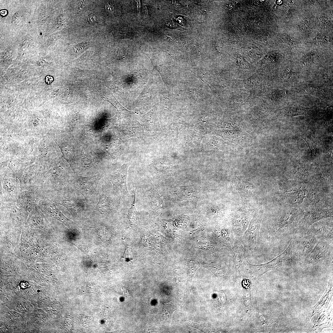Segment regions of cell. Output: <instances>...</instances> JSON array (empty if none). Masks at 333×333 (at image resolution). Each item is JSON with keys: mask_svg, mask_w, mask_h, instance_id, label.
<instances>
[{"mask_svg": "<svg viewBox=\"0 0 333 333\" xmlns=\"http://www.w3.org/2000/svg\"><path fill=\"white\" fill-rule=\"evenodd\" d=\"M262 214L261 207L259 206L255 209L247 229L240 237L245 247L252 252L257 243Z\"/></svg>", "mask_w": 333, "mask_h": 333, "instance_id": "3", "label": "cell"}, {"mask_svg": "<svg viewBox=\"0 0 333 333\" xmlns=\"http://www.w3.org/2000/svg\"><path fill=\"white\" fill-rule=\"evenodd\" d=\"M137 5V10L138 13L139 14L140 11L141 2L140 1H136Z\"/></svg>", "mask_w": 333, "mask_h": 333, "instance_id": "19", "label": "cell"}, {"mask_svg": "<svg viewBox=\"0 0 333 333\" xmlns=\"http://www.w3.org/2000/svg\"><path fill=\"white\" fill-rule=\"evenodd\" d=\"M294 257L292 245L290 243L282 253L269 262L261 265H254L250 264L246 261L244 266L243 273L251 278H257L268 271L290 262Z\"/></svg>", "mask_w": 333, "mask_h": 333, "instance_id": "1", "label": "cell"}, {"mask_svg": "<svg viewBox=\"0 0 333 333\" xmlns=\"http://www.w3.org/2000/svg\"><path fill=\"white\" fill-rule=\"evenodd\" d=\"M7 10L6 9L2 10L0 11V15L2 16H5L7 15Z\"/></svg>", "mask_w": 333, "mask_h": 333, "instance_id": "20", "label": "cell"}, {"mask_svg": "<svg viewBox=\"0 0 333 333\" xmlns=\"http://www.w3.org/2000/svg\"><path fill=\"white\" fill-rule=\"evenodd\" d=\"M255 209L243 205L239 210L231 212L229 217L230 223L236 238H240L243 235L248 226Z\"/></svg>", "mask_w": 333, "mask_h": 333, "instance_id": "4", "label": "cell"}, {"mask_svg": "<svg viewBox=\"0 0 333 333\" xmlns=\"http://www.w3.org/2000/svg\"><path fill=\"white\" fill-rule=\"evenodd\" d=\"M246 247L242 243L240 238H236L233 249V261L237 272L242 273L243 263L246 260Z\"/></svg>", "mask_w": 333, "mask_h": 333, "instance_id": "7", "label": "cell"}, {"mask_svg": "<svg viewBox=\"0 0 333 333\" xmlns=\"http://www.w3.org/2000/svg\"><path fill=\"white\" fill-rule=\"evenodd\" d=\"M129 166L127 164L123 166L113 180V182L116 187L125 195H128L126 181L127 171Z\"/></svg>", "mask_w": 333, "mask_h": 333, "instance_id": "8", "label": "cell"}, {"mask_svg": "<svg viewBox=\"0 0 333 333\" xmlns=\"http://www.w3.org/2000/svg\"><path fill=\"white\" fill-rule=\"evenodd\" d=\"M310 110L308 108L299 106L292 107L284 109L282 116L287 117L308 114L310 113Z\"/></svg>", "mask_w": 333, "mask_h": 333, "instance_id": "13", "label": "cell"}, {"mask_svg": "<svg viewBox=\"0 0 333 333\" xmlns=\"http://www.w3.org/2000/svg\"><path fill=\"white\" fill-rule=\"evenodd\" d=\"M123 257L130 261L133 259L131 249L128 245L126 246Z\"/></svg>", "mask_w": 333, "mask_h": 333, "instance_id": "16", "label": "cell"}, {"mask_svg": "<svg viewBox=\"0 0 333 333\" xmlns=\"http://www.w3.org/2000/svg\"><path fill=\"white\" fill-rule=\"evenodd\" d=\"M53 79H54L52 76L48 75L46 77L45 80L46 83L49 84L53 81Z\"/></svg>", "mask_w": 333, "mask_h": 333, "instance_id": "18", "label": "cell"}, {"mask_svg": "<svg viewBox=\"0 0 333 333\" xmlns=\"http://www.w3.org/2000/svg\"><path fill=\"white\" fill-rule=\"evenodd\" d=\"M330 250L329 245L327 243L321 241L316 244L306 258L314 263L322 262L330 257Z\"/></svg>", "mask_w": 333, "mask_h": 333, "instance_id": "6", "label": "cell"}, {"mask_svg": "<svg viewBox=\"0 0 333 333\" xmlns=\"http://www.w3.org/2000/svg\"><path fill=\"white\" fill-rule=\"evenodd\" d=\"M295 74L291 71L288 72L287 71L284 72V79L285 81H290L294 80Z\"/></svg>", "mask_w": 333, "mask_h": 333, "instance_id": "15", "label": "cell"}, {"mask_svg": "<svg viewBox=\"0 0 333 333\" xmlns=\"http://www.w3.org/2000/svg\"><path fill=\"white\" fill-rule=\"evenodd\" d=\"M300 134L307 143L311 156L313 158L316 157L319 152L318 146L314 141L309 131L306 128L303 127L300 130Z\"/></svg>", "mask_w": 333, "mask_h": 333, "instance_id": "9", "label": "cell"}, {"mask_svg": "<svg viewBox=\"0 0 333 333\" xmlns=\"http://www.w3.org/2000/svg\"><path fill=\"white\" fill-rule=\"evenodd\" d=\"M96 19V17L94 15H89L88 18V21L91 24H92L95 22Z\"/></svg>", "mask_w": 333, "mask_h": 333, "instance_id": "17", "label": "cell"}, {"mask_svg": "<svg viewBox=\"0 0 333 333\" xmlns=\"http://www.w3.org/2000/svg\"><path fill=\"white\" fill-rule=\"evenodd\" d=\"M101 177L94 176L87 177L77 176L76 185L86 200L95 195Z\"/></svg>", "mask_w": 333, "mask_h": 333, "instance_id": "5", "label": "cell"}, {"mask_svg": "<svg viewBox=\"0 0 333 333\" xmlns=\"http://www.w3.org/2000/svg\"><path fill=\"white\" fill-rule=\"evenodd\" d=\"M105 8L107 13L110 15H113L115 11V8L113 3L111 2H106Z\"/></svg>", "mask_w": 333, "mask_h": 333, "instance_id": "14", "label": "cell"}, {"mask_svg": "<svg viewBox=\"0 0 333 333\" xmlns=\"http://www.w3.org/2000/svg\"><path fill=\"white\" fill-rule=\"evenodd\" d=\"M136 189L134 191V200L131 204V207L129 210L128 214V218L130 224L132 227H137L139 223V217L136 207Z\"/></svg>", "mask_w": 333, "mask_h": 333, "instance_id": "10", "label": "cell"}, {"mask_svg": "<svg viewBox=\"0 0 333 333\" xmlns=\"http://www.w3.org/2000/svg\"><path fill=\"white\" fill-rule=\"evenodd\" d=\"M321 88L311 84H304L300 88V91L303 94L316 96L319 97H322L324 93Z\"/></svg>", "mask_w": 333, "mask_h": 333, "instance_id": "12", "label": "cell"}, {"mask_svg": "<svg viewBox=\"0 0 333 333\" xmlns=\"http://www.w3.org/2000/svg\"><path fill=\"white\" fill-rule=\"evenodd\" d=\"M296 232L291 241L293 255L299 258H306L317 244L316 237L312 231Z\"/></svg>", "mask_w": 333, "mask_h": 333, "instance_id": "2", "label": "cell"}, {"mask_svg": "<svg viewBox=\"0 0 333 333\" xmlns=\"http://www.w3.org/2000/svg\"><path fill=\"white\" fill-rule=\"evenodd\" d=\"M236 187L242 199L249 198L252 192L253 187L249 182L240 181L237 184Z\"/></svg>", "mask_w": 333, "mask_h": 333, "instance_id": "11", "label": "cell"}]
</instances>
